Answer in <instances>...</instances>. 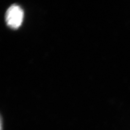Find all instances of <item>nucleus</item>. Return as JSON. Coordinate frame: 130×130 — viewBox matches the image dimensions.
<instances>
[{
	"label": "nucleus",
	"mask_w": 130,
	"mask_h": 130,
	"mask_svg": "<svg viewBox=\"0 0 130 130\" xmlns=\"http://www.w3.org/2000/svg\"><path fill=\"white\" fill-rule=\"evenodd\" d=\"M5 17L8 26L12 29H16L22 24L24 18V12L19 6L14 5L8 8Z\"/></svg>",
	"instance_id": "nucleus-1"
}]
</instances>
